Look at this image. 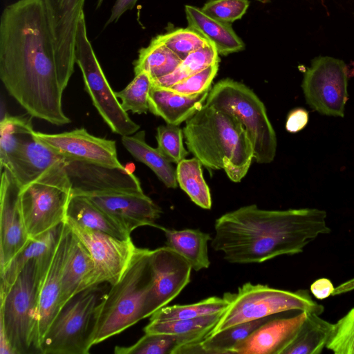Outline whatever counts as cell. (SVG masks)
<instances>
[{"mask_svg":"<svg viewBox=\"0 0 354 354\" xmlns=\"http://www.w3.org/2000/svg\"><path fill=\"white\" fill-rule=\"evenodd\" d=\"M0 78L8 93L32 117L57 126L71 122L62 108L70 79L58 64L42 0H19L3 10Z\"/></svg>","mask_w":354,"mask_h":354,"instance_id":"obj_1","label":"cell"},{"mask_svg":"<svg viewBox=\"0 0 354 354\" xmlns=\"http://www.w3.org/2000/svg\"><path fill=\"white\" fill-rule=\"evenodd\" d=\"M326 211L317 208L266 210L241 207L218 218L212 248L232 263H262L292 255L319 235L328 234Z\"/></svg>","mask_w":354,"mask_h":354,"instance_id":"obj_2","label":"cell"},{"mask_svg":"<svg viewBox=\"0 0 354 354\" xmlns=\"http://www.w3.org/2000/svg\"><path fill=\"white\" fill-rule=\"evenodd\" d=\"M151 251L138 248L122 277L111 285L99 302L91 337V346L144 319L145 304L152 283Z\"/></svg>","mask_w":354,"mask_h":354,"instance_id":"obj_3","label":"cell"},{"mask_svg":"<svg viewBox=\"0 0 354 354\" xmlns=\"http://www.w3.org/2000/svg\"><path fill=\"white\" fill-rule=\"evenodd\" d=\"M53 257L30 261L7 293L0 297V325L15 354L40 353L39 295Z\"/></svg>","mask_w":354,"mask_h":354,"instance_id":"obj_4","label":"cell"},{"mask_svg":"<svg viewBox=\"0 0 354 354\" xmlns=\"http://www.w3.org/2000/svg\"><path fill=\"white\" fill-rule=\"evenodd\" d=\"M230 303L207 337L231 326L289 310L321 315L324 307L313 300L307 290L295 292L250 282L237 292H225Z\"/></svg>","mask_w":354,"mask_h":354,"instance_id":"obj_5","label":"cell"},{"mask_svg":"<svg viewBox=\"0 0 354 354\" xmlns=\"http://www.w3.org/2000/svg\"><path fill=\"white\" fill-rule=\"evenodd\" d=\"M205 104L236 117L243 126L258 163H270L275 157L277 137L264 104L245 84L232 79L217 82L209 91Z\"/></svg>","mask_w":354,"mask_h":354,"instance_id":"obj_6","label":"cell"},{"mask_svg":"<svg viewBox=\"0 0 354 354\" xmlns=\"http://www.w3.org/2000/svg\"><path fill=\"white\" fill-rule=\"evenodd\" d=\"M185 122L187 149L209 171L223 169L245 130L236 117L205 103Z\"/></svg>","mask_w":354,"mask_h":354,"instance_id":"obj_7","label":"cell"},{"mask_svg":"<svg viewBox=\"0 0 354 354\" xmlns=\"http://www.w3.org/2000/svg\"><path fill=\"white\" fill-rule=\"evenodd\" d=\"M103 283L80 292L64 304L41 339L40 353H89L95 310L107 291Z\"/></svg>","mask_w":354,"mask_h":354,"instance_id":"obj_8","label":"cell"},{"mask_svg":"<svg viewBox=\"0 0 354 354\" xmlns=\"http://www.w3.org/2000/svg\"><path fill=\"white\" fill-rule=\"evenodd\" d=\"M64 162L55 164L23 187L20 201L29 238H35L64 223L72 196Z\"/></svg>","mask_w":354,"mask_h":354,"instance_id":"obj_9","label":"cell"},{"mask_svg":"<svg viewBox=\"0 0 354 354\" xmlns=\"http://www.w3.org/2000/svg\"><path fill=\"white\" fill-rule=\"evenodd\" d=\"M75 59L81 70L85 90L112 132L123 136L138 131L140 126L122 109L95 56L87 37L84 12L81 13L77 24Z\"/></svg>","mask_w":354,"mask_h":354,"instance_id":"obj_10","label":"cell"},{"mask_svg":"<svg viewBox=\"0 0 354 354\" xmlns=\"http://www.w3.org/2000/svg\"><path fill=\"white\" fill-rule=\"evenodd\" d=\"M348 69L345 62L330 56L311 61L301 83L304 97L319 113L343 118L348 97Z\"/></svg>","mask_w":354,"mask_h":354,"instance_id":"obj_11","label":"cell"},{"mask_svg":"<svg viewBox=\"0 0 354 354\" xmlns=\"http://www.w3.org/2000/svg\"><path fill=\"white\" fill-rule=\"evenodd\" d=\"M64 165L71 185L72 195L144 193L138 177L124 167L71 159H65Z\"/></svg>","mask_w":354,"mask_h":354,"instance_id":"obj_12","label":"cell"},{"mask_svg":"<svg viewBox=\"0 0 354 354\" xmlns=\"http://www.w3.org/2000/svg\"><path fill=\"white\" fill-rule=\"evenodd\" d=\"M64 222L88 251L104 282L110 285L118 282L138 248L131 239L114 237L82 226L68 217Z\"/></svg>","mask_w":354,"mask_h":354,"instance_id":"obj_13","label":"cell"},{"mask_svg":"<svg viewBox=\"0 0 354 354\" xmlns=\"http://www.w3.org/2000/svg\"><path fill=\"white\" fill-rule=\"evenodd\" d=\"M152 283L147 294L144 319L167 306L190 281L192 267L177 252L165 245L151 251Z\"/></svg>","mask_w":354,"mask_h":354,"instance_id":"obj_14","label":"cell"},{"mask_svg":"<svg viewBox=\"0 0 354 354\" xmlns=\"http://www.w3.org/2000/svg\"><path fill=\"white\" fill-rule=\"evenodd\" d=\"M1 171L0 272L30 239L20 201L22 187L8 169Z\"/></svg>","mask_w":354,"mask_h":354,"instance_id":"obj_15","label":"cell"},{"mask_svg":"<svg viewBox=\"0 0 354 354\" xmlns=\"http://www.w3.org/2000/svg\"><path fill=\"white\" fill-rule=\"evenodd\" d=\"M35 134L62 154L65 159L124 167L118 160L114 140L94 136L84 128L53 134L35 131Z\"/></svg>","mask_w":354,"mask_h":354,"instance_id":"obj_16","label":"cell"},{"mask_svg":"<svg viewBox=\"0 0 354 354\" xmlns=\"http://www.w3.org/2000/svg\"><path fill=\"white\" fill-rule=\"evenodd\" d=\"M53 39L58 64L71 78L74 71L75 38L85 0H42Z\"/></svg>","mask_w":354,"mask_h":354,"instance_id":"obj_17","label":"cell"},{"mask_svg":"<svg viewBox=\"0 0 354 354\" xmlns=\"http://www.w3.org/2000/svg\"><path fill=\"white\" fill-rule=\"evenodd\" d=\"M87 197L129 234L145 225L162 230L165 228L156 223L162 213L160 207L144 193H115Z\"/></svg>","mask_w":354,"mask_h":354,"instance_id":"obj_18","label":"cell"},{"mask_svg":"<svg viewBox=\"0 0 354 354\" xmlns=\"http://www.w3.org/2000/svg\"><path fill=\"white\" fill-rule=\"evenodd\" d=\"M307 312L279 318L274 316L236 344L230 354H283L297 337Z\"/></svg>","mask_w":354,"mask_h":354,"instance_id":"obj_19","label":"cell"},{"mask_svg":"<svg viewBox=\"0 0 354 354\" xmlns=\"http://www.w3.org/2000/svg\"><path fill=\"white\" fill-rule=\"evenodd\" d=\"M72 236L71 230L64 222L51 262L41 284L39 295V347L47 329L62 308V270Z\"/></svg>","mask_w":354,"mask_h":354,"instance_id":"obj_20","label":"cell"},{"mask_svg":"<svg viewBox=\"0 0 354 354\" xmlns=\"http://www.w3.org/2000/svg\"><path fill=\"white\" fill-rule=\"evenodd\" d=\"M64 160L62 154L39 139L34 131L3 168L8 169L23 187Z\"/></svg>","mask_w":354,"mask_h":354,"instance_id":"obj_21","label":"cell"},{"mask_svg":"<svg viewBox=\"0 0 354 354\" xmlns=\"http://www.w3.org/2000/svg\"><path fill=\"white\" fill-rule=\"evenodd\" d=\"M103 283L88 251L73 233L62 270V306L80 292Z\"/></svg>","mask_w":354,"mask_h":354,"instance_id":"obj_22","label":"cell"},{"mask_svg":"<svg viewBox=\"0 0 354 354\" xmlns=\"http://www.w3.org/2000/svg\"><path fill=\"white\" fill-rule=\"evenodd\" d=\"M209 91L196 95H184L152 85L149 95V111L163 118L167 124L178 125L204 105Z\"/></svg>","mask_w":354,"mask_h":354,"instance_id":"obj_23","label":"cell"},{"mask_svg":"<svg viewBox=\"0 0 354 354\" xmlns=\"http://www.w3.org/2000/svg\"><path fill=\"white\" fill-rule=\"evenodd\" d=\"M185 11L188 26L214 45L218 55H227L245 48L244 42L230 24L214 19L193 6L186 5Z\"/></svg>","mask_w":354,"mask_h":354,"instance_id":"obj_24","label":"cell"},{"mask_svg":"<svg viewBox=\"0 0 354 354\" xmlns=\"http://www.w3.org/2000/svg\"><path fill=\"white\" fill-rule=\"evenodd\" d=\"M64 223L35 238H30L11 259L6 268L0 272V297L7 293L21 270L30 261L46 259L54 254Z\"/></svg>","mask_w":354,"mask_h":354,"instance_id":"obj_25","label":"cell"},{"mask_svg":"<svg viewBox=\"0 0 354 354\" xmlns=\"http://www.w3.org/2000/svg\"><path fill=\"white\" fill-rule=\"evenodd\" d=\"M66 217L82 226L108 234L120 239H131V234L87 196L72 195Z\"/></svg>","mask_w":354,"mask_h":354,"instance_id":"obj_26","label":"cell"},{"mask_svg":"<svg viewBox=\"0 0 354 354\" xmlns=\"http://www.w3.org/2000/svg\"><path fill=\"white\" fill-rule=\"evenodd\" d=\"M166 245L181 255L191 266L192 270L199 271L208 268L210 261L208 256L209 234L198 229L181 230L164 228Z\"/></svg>","mask_w":354,"mask_h":354,"instance_id":"obj_27","label":"cell"},{"mask_svg":"<svg viewBox=\"0 0 354 354\" xmlns=\"http://www.w3.org/2000/svg\"><path fill=\"white\" fill-rule=\"evenodd\" d=\"M222 314L223 313L172 322H149L145 327L144 331L145 333L172 335L176 338V347L199 343L208 336Z\"/></svg>","mask_w":354,"mask_h":354,"instance_id":"obj_28","label":"cell"},{"mask_svg":"<svg viewBox=\"0 0 354 354\" xmlns=\"http://www.w3.org/2000/svg\"><path fill=\"white\" fill-rule=\"evenodd\" d=\"M121 142L133 158L148 166L167 187H177L176 169L158 148H153L146 142L145 131L123 136Z\"/></svg>","mask_w":354,"mask_h":354,"instance_id":"obj_29","label":"cell"},{"mask_svg":"<svg viewBox=\"0 0 354 354\" xmlns=\"http://www.w3.org/2000/svg\"><path fill=\"white\" fill-rule=\"evenodd\" d=\"M333 324L319 315L307 313L297 337L283 354H319L326 348Z\"/></svg>","mask_w":354,"mask_h":354,"instance_id":"obj_30","label":"cell"},{"mask_svg":"<svg viewBox=\"0 0 354 354\" xmlns=\"http://www.w3.org/2000/svg\"><path fill=\"white\" fill-rule=\"evenodd\" d=\"M182 59L153 38L149 45L140 49L133 62L135 75L147 73L152 81L171 73Z\"/></svg>","mask_w":354,"mask_h":354,"instance_id":"obj_31","label":"cell"},{"mask_svg":"<svg viewBox=\"0 0 354 354\" xmlns=\"http://www.w3.org/2000/svg\"><path fill=\"white\" fill-rule=\"evenodd\" d=\"M30 115L12 116L8 114L0 122V165L6 167L28 138L34 133Z\"/></svg>","mask_w":354,"mask_h":354,"instance_id":"obj_32","label":"cell"},{"mask_svg":"<svg viewBox=\"0 0 354 354\" xmlns=\"http://www.w3.org/2000/svg\"><path fill=\"white\" fill-rule=\"evenodd\" d=\"M230 301L225 294L223 297H210L187 305L166 306L150 316V322H162L195 319L223 313Z\"/></svg>","mask_w":354,"mask_h":354,"instance_id":"obj_33","label":"cell"},{"mask_svg":"<svg viewBox=\"0 0 354 354\" xmlns=\"http://www.w3.org/2000/svg\"><path fill=\"white\" fill-rule=\"evenodd\" d=\"M201 165L195 157L182 160L177 164L176 179L180 188L196 205L209 209L212 198L209 188L203 178Z\"/></svg>","mask_w":354,"mask_h":354,"instance_id":"obj_34","label":"cell"},{"mask_svg":"<svg viewBox=\"0 0 354 354\" xmlns=\"http://www.w3.org/2000/svg\"><path fill=\"white\" fill-rule=\"evenodd\" d=\"M219 61L215 46L212 44L206 46L188 55L171 73L153 80V86L168 88Z\"/></svg>","mask_w":354,"mask_h":354,"instance_id":"obj_35","label":"cell"},{"mask_svg":"<svg viewBox=\"0 0 354 354\" xmlns=\"http://www.w3.org/2000/svg\"><path fill=\"white\" fill-rule=\"evenodd\" d=\"M275 315L237 324L205 337L199 343L203 353L205 354H230L232 349L236 344Z\"/></svg>","mask_w":354,"mask_h":354,"instance_id":"obj_36","label":"cell"},{"mask_svg":"<svg viewBox=\"0 0 354 354\" xmlns=\"http://www.w3.org/2000/svg\"><path fill=\"white\" fill-rule=\"evenodd\" d=\"M152 85L149 75L145 72H141L136 74L124 89L115 92V95L120 99V104L125 111L146 113L149 110V95Z\"/></svg>","mask_w":354,"mask_h":354,"instance_id":"obj_37","label":"cell"},{"mask_svg":"<svg viewBox=\"0 0 354 354\" xmlns=\"http://www.w3.org/2000/svg\"><path fill=\"white\" fill-rule=\"evenodd\" d=\"M155 39L172 50L182 60L191 53L212 44L189 26L159 35Z\"/></svg>","mask_w":354,"mask_h":354,"instance_id":"obj_38","label":"cell"},{"mask_svg":"<svg viewBox=\"0 0 354 354\" xmlns=\"http://www.w3.org/2000/svg\"><path fill=\"white\" fill-rule=\"evenodd\" d=\"M176 346V338L172 335L145 333L133 345L115 346L114 353L115 354H171Z\"/></svg>","mask_w":354,"mask_h":354,"instance_id":"obj_39","label":"cell"},{"mask_svg":"<svg viewBox=\"0 0 354 354\" xmlns=\"http://www.w3.org/2000/svg\"><path fill=\"white\" fill-rule=\"evenodd\" d=\"M254 158L252 144L244 130L241 133L232 157L223 162V169L233 182H240L246 175Z\"/></svg>","mask_w":354,"mask_h":354,"instance_id":"obj_40","label":"cell"},{"mask_svg":"<svg viewBox=\"0 0 354 354\" xmlns=\"http://www.w3.org/2000/svg\"><path fill=\"white\" fill-rule=\"evenodd\" d=\"M183 138V132L178 125L167 124L157 128V148L171 163L178 164L187 155Z\"/></svg>","mask_w":354,"mask_h":354,"instance_id":"obj_41","label":"cell"},{"mask_svg":"<svg viewBox=\"0 0 354 354\" xmlns=\"http://www.w3.org/2000/svg\"><path fill=\"white\" fill-rule=\"evenodd\" d=\"M326 348L335 354H354V307L333 324Z\"/></svg>","mask_w":354,"mask_h":354,"instance_id":"obj_42","label":"cell"},{"mask_svg":"<svg viewBox=\"0 0 354 354\" xmlns=\"http://www.w3.org/2000/svg\"><path fill=\"white\" fill-rule=\"evenodd\" d=\"M249 5L248 0H209L201 10L214 19L231 24L243 16Z\"/></svg>","mask_w":354,"mask_h":354,"instance_id":"obj_43","label":"cell"},{"mask_svg":"<svg viewBox=\"0 0 354 354\" xmlns=\"http://www.w3.org/2000/svg\"><path fill=\"white\" fill-rule=\"evenodd\" d=\"M219 62L215 63L185 79L171 85L168 88L184 95H196L210 89L212 82L217 74Z\"/></svg>","mask_w":354,"mask_h":354,"instance_id":"obj_44","label":"cell"},{"mask_svg":"<svg viewBox=\"0 0 354 354\" xmlns=\"http://www.w3.org/2000/svg\"><path fill=\"white\" fill-rule=\"evenodd\" d=\"M309 120V113L307 110L301 107H297L288 115L286 129L290 133H297L304 129Z\"/></svg>","mask_w":354,"mask_h":354,"instance_id":"obj_45","label":"cell"},{"mask_svg":"<svg viewBox=\"0 0 354 354\" xmlns=\"http://www.w3.org/2000/svg\"><path fill=\"white\" fill-rule=\"evenodd\" d=\"M310 288L314 297L318 299L328 297L335 290L333 283L327 278L317 279L311 284Z\"/></svg>","mask_w":354,"mask_h":354,"instance_id":"obj_46","label":"cell"},{"mask_svg":"<svg viewBox=\"0 0 354 354\" xmlns=\"http://www.w3.org/2000/svg\"><path fill=\"white\" fill-rule=\"evenodd\" d=\"M137 1L138 0H116L105 26L117 21L126 11L131 10Z\"/></svg>","mask_w":354,"mask_h":354,"instance_id":"obj_47","label":"cell"},{"mask_svg":"<svg viewBox=\"0 0 354 354\" xmlns=\"http://www.w3.org/2000/svg\"><path fill=\"white\" fill-rule=\"evenodd\" d=\"M0 354H15L1 325H0Z\"/></svg>","mask_w":354,"mask_h":354,"instance_id":"obj_48","label":"cell"},{"mask_svg":"<svg viewBox=\"0 0 354 354\" xmlns=\"http://www.w3.org/2000/svg\"><path fill=\"white\" fill-rule=\"evenodd\" d=\"M254 1H259L262 3H266L271 1L272 0H254Z\"/></svg>","mask_w":354,"mask_h":354,"instance_id":"obj_49","label":"cell"},{"mask_svg":"<svg viewBox=\"0 0 354 354\" xmlns=\"http://www.w3.org/2000/svg\"><path fill=\"white\" fill-rule=\"evenodd\" d=\"M104 0H98L97 1V8H98L99 7H100V6L102 5V2H103Z\"/></svg>","mask_w":354,"mask_h":354,"instance_id":"obj_50","label":"cell"}]
</instances>
